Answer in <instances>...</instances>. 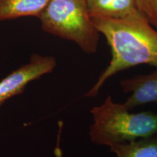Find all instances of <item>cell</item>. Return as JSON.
I'll return each instance as SVG.
<instances>
[{
  "label": "cell",
  "mask_w": 157,
  "mask_h": 157,
  "mask_svg": "<svg viewBox=\"0 0 157 157\" xmlns=\"http://www.w3.org/2000/svg\"><path fill=\"white\" fill-rule=\"evenodd\" d=\"M87 2L92 18H122L137 10V0H87Z\"/></svg>",
  "instance_id": "cell-6"
},
{
  "label": "cell",
  "mask_w": 157,
  "mask_h": 157,
  "mask_svg": "<svg viewBox=\"0 0 157 157\" xmlns=\"http://www.w3.org/2000/svg\"><path fill=\"white\" fill-rule=\"evenodd\" d=\"M109 148L117 157H157V134Z\"/></svg>",
  "instance_id": "cell-8"
},
{
  "label": "cell",
  "mask_w": 157,
  "mask_h": 157,
  "mask_svg": "<svg viewBox=\"0 0 157 157\" xmlns=\"http://www.w3.org/2000/svg\"><path fill=\"white\" fill-rule=\"evenodd\" d=\"M137 9L157 29V0H137Z\"/></svg>",
  "instance_id": "cell-9"
},
{
  "label": "cell",
  "mask_w": 157,
  "mask_h": 157,
  "mask_svg": "<svg viewBox=\"0 0 157 157\" xmlns=\"http://www.w3.org/2000/svg\"><path fill=\"white\" fill-rule=\"evenodd\" d=\"M93 123L90 137L95 144L111 147L157 134V113H135L108 95L103 103L90 110Z\"/></svg>",
  "instance_id": "cell-2"
},
{
  "label": "cell",
  "mask_w": 157,
  "mask_h": 157,
  "mask_svg": "<svg viewBox=\"0 0 157 157\" xmlns=\"http://www.w3.org/2000/svg\"><path fill=\"white\" fill-rule=\"evenodd\" d=\"M57 66L53 56L33 54L29 61L0 81V110L9 99L23 93L27 85L53 71Z\"/></svg>",
  "instance_id": "cell-4"
},
{
  "label": "cell",
  "mask_w": 157,
  "mask_h": 157,
  "mask_svg": "<svg viewBox=\"0 0 157 157\" xmlns=\"http://www.w3.org/2000/svg\"><path fill=\"white\" fill-rule=\"evenodd\" d=\"M39 18L45 32L74 42L85 53L97 52L100 33L87 0H50Z\"/></svg>",
  "instance_id": "cell-3"
},
{
  "label": "cell",
  "mask_w": 157,
  "mask_h": 157,
  "mask_svg": "<svg viewBox=\"0 0 157 157\" xmlns=\"http://www.w3.org/2000/svg\"><path fill=\"white\" fill-rule=\"evenodd\" d=\"M121 89L130 95L124 105L132 110L151 103H157V68L152 73L124 78L120 82Z\"/></svg>",
  "instance_id": "cell-5"
},
{
  "label": "cell",
  "mask_w": 157,
  "mask_h": 157,
  "mask_svg": "<svg viewBox=\"0 0 157 157\" xmlns=\"http://www.w3.org/2000/svg\"><path fill=\"white\" fill-rule=\"evenodd\" d=\"M92 21L106 39L111 58L85 97L97 96L109 78L127 68L142 64L157 68V30L140 11L122 18L93 17Z\"/></svg>",
  "instance_id": "cell-1"
},
{
  "label": "cell",
  "mask_w": 157,
  "mask_h": 157,
  "mask_svg": "<svg viewBox=\"0 0 157 157\" xmlns=\"http://www.w3.org/2000/svg\"><path fill=\"white\" fill-rule=\"evenodd\" d=\"M50 0H0V21L19 17H39Z\"/></svg>",
  "instance_id": "cell-7"
}]
</instances>
